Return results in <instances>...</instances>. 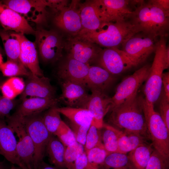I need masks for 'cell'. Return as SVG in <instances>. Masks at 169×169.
<instances>
[{"label": "cell", "instance_id": "cell-27", "mask_svg": "<svg viewBox=\"0 0 169 169\" xmlns=\"http://www.w3.org/2000/svg\"><path fill=\"white\" fill-rule=\"evenodd\" d=\"M2 40L7 60L20 61V44L18 33L0 29Z\"/></svg>", "mask_w": 169, "mask_h": 169}, {"label": "cell", "instance_id": "cell-11", "mask_svg": "<svg viewBox=\"0 0 169 169\" xmlns=\"http://www.w3.org/2000/svg\"><path fill=\"white\" fill-rule=\"evenodd\" d=\"M15 11L28 22L37 24L45 22L47 17L46 0H3L1 1Z\"/></svg>", "mask_w": 169, "mask_h": 169}, {"label": "cell", "instance_id": "cell-52", "mask_svg": "<svg viewBox=\"0 0 169 169\" xmlns=\"http://www.w3.org/2000/svg\"><path fill=\"white\" fill-rule=\"evenodd\" d=\"M9 169H22L19 166L17 167L15 166L14 165H13Z\"/></svg>", "mask_w": 169, "mask_h": 169}, {"label": "cell", "instance_id": "cell-21", "mask_svg": "<svg viewBox=\"0 0 169 169\" xmlns=\"http://www.w3.org/2000/svg\"><path fill=\"white\" fill-rule=\"evenodd\" d=\"M18 35L20 44L21 61L33 74L39 77L44 76L39 65L35 43L29 40L24 34L18 33Z\"/></svg>", "mask_w": 169, "mask_h": 169}, {"label": "cell", "instance_id": "cell-51", "mask_svg": "<svg viewBox=\"0 0 169 169\" xmlns=\"http://www.w3.org/2000/svg\"><path fill=\"white\" fill-rule=\"evenodd\" d=\"M3 63V58L1 53L0 52V66Z\"/></svg>", "mask_w": 169, "mask_h": 169}, {"label": "cell", "instance_id": "cell-48", "mask_svg": "<svg viewBox=\"0 0 169 169\" xmlns=\"http://www.w3.org/2000/svg\"><path fill=\"white\" fill-rule=\"evenodd\" d=\"M163 60L164 69H167L169 66V47L166 46L164 52Z\"/></svg>", "mask_w": 169, "mask_h": 169}, {"label": "cell", "instance_id": "cell-18", "mask_svg": "<svg viewBox=\"0 0 169 169\" xmlns=\"http://www.w3.org/2000/svg\"><path fill=\"white\" fill-rule=\"evenodd\" d=\"M90 90L91 93L86 109L92 116L94 125L97 128L101 129L104 123V118L112 108L111 98L105 92L96 90Z\"/></svg>", "mask_w": 169, "mask_h": 169}, {"label": "cell", "instance_id": "cell-19", "mask_svg": "<svg viewBox=\"0 0 169 169\" xmlns=\"http://www.w3.org/2000/svg\"><path fill=\"white\" fill-rule=\"evenodd\" d=\"M0 24L3 29L18 33L35 35L36 32L24 18L1 1Z\"/></svg>", "mask_w": 169, "mask_h": 169}, {"label": "cell", "instance_id": "cell-17", "mask_svg": "<svg viewBox=\"0 0 169 169\" xmlns=\"http://www.w3.org/2000/svg\"><path fill=\"white\" fill-rule=\"evenodd\" d=\"M62 94L59 101L63 102L67 107L86 109L90 95L87 86L83 84L70 81H59Z\"/></svg>", "mask_w": 169, "mask_h": 169}, {"label": "cell", "instance_id": "cell-37", "mask_svg": "<svg viewBox=\"0 0 169 169\" xmlns=\"http://www.w3.org/2000/svg\"><path fill=\"white\" fill-rule=\"evenodd\" d=\"M89 169H98L108 154L103 146L94 148L86 153Z\"/></svg>", "mask_w": 169, "mask_h": 169}, {"label": "cell", "instance_id": "cell-23", "mask_svg": "<svg viewBox=\"0 0 169 169\" xmlns=\"http://www.w3.org/2000/svg\"><path fill=\"white\" fill-rule=\"evenodd\" d=\"M14 132L3 119L0 118V151L8 161L20 167L16 153L17 143Z\"/></svg>", "mask_w": 169, "mask_h": 169}, {"label": "cell", "instance_id": "cell-29", "mask_svg": "<svg viewBox=\"0 0 169 169\" xmlns=\"http://www.w3.org/2000/svg\"><path fill=\"white\" fill-rule=\"evenodd\" d=\"M65 147L55 136L52 135L46 147L51 162L55 167L60 169L65 168L64 154Z\"/></svg>", "mask_w": 169, "mask_h": 169}, {"label": "cell", "instance_id": "cell-40", "mask_svg": "<svg viewBox=\"0 0 169 169\" xmlns=\"http://www.w3.org/2000/svg\"><path fill=\"white\" fill-rule=\"evenodd\" d=\"M54 136H57L65 147L77 142L72 130L63 121Z\"/></svg>", "mask_w": 169, "mask_h": 169}, {"label": "cell", "instance_id": "cell-32", "mask_svg": "<svg viewBox=\"0 0 169 169\" xmlns=\"http://www.w3.org/2000/svg\"><path fill=\"white\" fill-rule=\"evenodd\" d=\"M25 83L23 79L18 77H10L0 86L3 96L10 100L14 99L23 91Z\"/></svg>", "mask_w": 169, "mask_h": 169}, {"label": "cell", "instance_id": "cell-47", "mask_svg": "<svg viewBox=\"0 0 169 169\" xmlns=\"http://www.w3.org/2000/svg\"><path fill=\"white\" fill-rule=\"evenodd\" d=\"M152 1L164 11L169 13V0H152Z\"/></svg>", "mask_w": 169, "mask_h": 169}, {"label": "cell", "instance_id": "cell-44", "mask_svg": "<svg viewBox=\"0 0 169 169\" xmlns=\"http://www.w3.org/2000/svg\"><path fill=\"white\" fill-rule=\"evenodd\" d=\"M47 2L48 7L50 8L53 13H54L67 7L68 1L63 0H48Z\"/></svg>", "mask_w": 169, "mask_h": 169}, {"label": "cell", "instance_id": "cell-35", "mask_svg": "<svg viewBox=\"0 0 169 169\" xmlns=\"http://www.w3.org/2000/svg\"><path fill=\"white\" fill-rule=\"evenodd\" d=\"M57 108V105H54L42 115L43 122L46 129L50 134L54 136L63 121Z\"/></svg>", "mask_w": 169, "mask_h": 169}, {"label": "cell", "instance_id": "cell-28", "mask_svg": "<svg viewBox=\"0 0 169 169\" xmlns=\"http://www.w3.org/2000/svg\"><path fill=\"white\" fill-rule=\"evenodd\" d=\"M57 110L69 120V124L90 126L93 121L91 115L86 109L67 106L57 107Z\"/></svg>", "mask_w": 169, "mask_h": 169}, {"label": "cell", "instance_id": "cell-41", "mask_svg": "<svg viewBox=\"0 0 169 169\" xmlns=\"http://www.w3.org/2000/svg\"><path fill=\"white\" fill-rule=\"evenodd\" d=\"M69 127L74 135L76 141L84 146L86 136L90 126L78 125L69 124Z\"/></svg>", "mask_w": 169, "mask_h": 169}, {"label": "cell", "instance_id": "cell-24", "mask_svg": "<svg viewBox=\"0 0 169 169\" xmlns=\"http://www.w3.org/2000/svg\"><path fill=\"white\" fill-rule=\"evenodd\" d=\"M114 75L98 66L90 65L86 81L87 88L105 92L115 80Z\"/></svg>", "mask_w": 169, "mask_h": 169}, {"label": "cell", "instance_id": "cell-54", "mask_svg": "<svg viewBox=\"0 0 169 169\" xmlns=\"http://www.w3.org/2000/svg\"><path fill=\"white\" fill-rule=\"evenodd\" d=\"M1 85V81H0V86Z\"/></svg>", "mask_w": 169, "mask_h": 169}, {"label": "cell", "instance_id": "cell-4", "mask_svg": "<svg viewBox=\"0 0 169 169\" xmlns=\"http://www.w3.org/2000/svg\"><path fill=\"white\" fill-rule=\"evenodd\" d=\"M141 103L151 145L154 149L169 158V130L154 104L141 97Z\"/></svg>", "mask_w": 169, "mask_h": 169}, {"label": "cell", "instance_id": "cell-56", "mask_svg": "<svg viewBox=\"0 0 169 169\" xmlns=\"http://www.w3.org/2000/svg\"><path fill=\"white\" fill-rule=\"evenodd\" d=\"M0 155H1V153L0 151Z\"/></svg>", "mask_w": 169, "mask_h": 169}, {"label": "cell", "instance_id": "cell-34", "mask_svg": "<svg viewBox=\"0 0 169 169\" xmlns=\"http://www.w3.org/2000/svg\"><path fill=\"white\" fill-rule=\"evenodd\" d=\"M102 128V141L105 150L108 154L118 152V138L112 126L104 123Z\"/></svg>", "mask_w": 169, "mask_h": 169}, {"label": "cell", "instance_id": "cell-3", "mask_svg": "<svg viewBox=\"0 0 169 169\" xmlns=\"http://www.w3.org/2000/svg\"><path fill=\"white\" fill-rule=\"evenodd\" d=\"M141 98L137 94L112 108L108 121L110 125L118 129L137 133L150 140Z\"/></svg>", "mask_w": 169, "mask_h": 169}, {"label": "cell", "instance_id": "cell-16", "mask_svg": "<svg viewBox=\"0 0 169 169\" xmlns=\"http://www.w3.org/2000/svg\"><path fill=\"white\" fill-rule=\"evenodd\" d=\"M90 66L67 55L59 64L56 76L59 81H70L86 86V79Z\"/></svg>", "mask_w": 169, "mask_h": 169}, {"label": "cell", "instance_id": "cell-15", "mask_svg": "<svg viewBox=\"0 0 169 169\" xmlns=\"http://www.w3.org/2000/svg\"><path fill=\"white\" fill-rule=\"evenodd\" d=\"M79 1L73 0L68 7L53 13V22L59 28L75 35L82 29L78 8Z\"/></svg>", "mask_w": 169, "mask_h": 169}, {"label": "cell", "instance_id": "cell-10", "mask_svg": "<svg viewBox=\"0 0 169 169\" xmlns=\"http://www.w3.org/2000/svg\"><path fill=\"white\" fill-rule=\"evenodd\" d=\"M150 66L148 64L144 66L121 81L111 97V109L137 94L138 89L148 77Z\"/></svg>", "mask_w": 169, "mask_h": 169}, {"label": "cell", "instance_id": "cell-20", "mask_svg": "<svg viewBox=\"0 0 169 169\" xmlns=\"http://www.w3.org/2000/svg\"><path fill=\"white\" fill-rule=\"evenodd\" d=\"M25 83V88L20 96L22 100L28 97L55 98L56 89L47 77H39L32 74L27 77Z\"/></svg>", "mask_w": 169, "mask_h": 169}, {"label": "cell", "instance_id": "cell-25", "mask_svg": "<svg viewBox=\"0 0 169 169\" xmlns=\"http://www.w3.org/2000/svg\"><path fill=\"white\" fill-rule=\"evenodd\" d=\"M82 29L94 30L98 28L104 22L93 0L86 1L78 4Z\"/></svg>", "mask_w": 169, "mask_h": 169}, {"label": "cell", "instance_id": "cell-26", "mask_svg": "<svg viewBox=\"0 0 169 169\" xmlns=\"http://www.w3.org/2000/svg\"><path fill=\"white\" fill-rule=\"evenodd\" d=\"M112 126L117 137L119 152L127 154L140 146L147 143V139L138 133L122 131Z\"/></svg>", "mask_w": 169, "mask_h": 169}, {"label": "cell", "instance_id": "cell-12", "mask_svg": "<svg viewBox=\"0 0 169 169\" xmlns=\"http://www.w3.org/2000/svg\"><path fill=\"white\" fill-rule=\"evenodd\" d=\"M95 64L114 75L136 66L122 49L115 47L102 49Z\"/></svg>", "mask_w": 169, "mask_h": 169}, {"label": "cell", "instance_id": "cell-38", "mask_svg": "<svg viewBox=\"0 0 169 169\" xmlns=\"http://www.w3.org/2000/svg\"><path fill=\"white\" fill-rule=\"evenodd\" d=\"M101 129L97 128L92 122L87 133L84 146L86 153L94 148L103 145Z\"/></svg>", "mask_w": 169, "mask_h": 169}, {"label": "cell", "instance_id": "cell-53", "mask_svg": "<svg viewBox=\"0 0 169 169\" xmlns=\"http://www.w3.org/2000/svg\"><path fill=\"white\" fill-rule=\"evenodd\" d=\"M1 51H2V50H1V47H0V52L1 53Z\"/></svg>", "mask_w": 169, "mask_h": 169}, {"label": "cell", "instance_id": "cell-43", "mask_svg": "<svg viewBox=\"0 0 169 169\" xmlns=\"http://www.w3.org/2000/svg\"><path fill=\"white\" fill-rule=\"evenodd\" d=\"M159 113L169 130V99L163 95L160 102Z\"/></svg>", "mask_w": 169, "mask_h": 169}, {"label": "cell", "instance_id": "cell-8", "mask_svg": "<svg viewBox=\"0 0 169 169\" xmlns=\"http://www.w3.org/2000/svg\"><path fill=\"white\" fill-rule=\"evenodd\" d=\"M7 123L18 138L16 153L20 167L22 169H33L34 147L22 120L10 115L7 118Z\"/></svg>", "mask_w": 169, "mask_h": 169}, {"label": "cell", "instance_id": "cell-22", "mask_svg": "<svg viewBox=\"0 0 169 169\" xmlns=\"http://www.w3.org/2000/svg\"><path fill=\"white\" fill-rule=\"evenodd\" d=\"M15 113L11 115L16 118L41 113L53 106L57 105L58 99L37 97H28L22 100Z\"/></svg>", "mask_w": 169, "mask_h": 169}, {"label": "cell", "instance_id": "cell-36", "mask_svg": "<svg viewBox=\"0 0 169 169\" xmlns=\"http://www.w3.org/2000/svg\"><path fill=\"white\" fill-rule=\"evenodd\" d=\"M84 151L83 146L76 142L65 147L64 161L67 169H75V162L78 157Z\"/></svg>", "mask_w": 169, "mask_h": 169}, {"label": "cell", "instance_id": "cell-1", "mask_svg": "<svg viewBox=\"0 0 169 169\" xmlns=\"http://www.w3.org/2000/svg\"><path fill=\"white\" fill-rule=\"evenodd\" d=\"M136 5L129 20L137 33L157 38L168 36L169 13L163 10L152 0H135Z\"/></svg>", "mask_w": 169, "mask_h": 169}, {"label": "cell", "instance_id": "cell-50", "mask_svg": "<svg viewBox=\"0 0 169 169\" xmlns=\"http://www.w3.org/2000/svg\"><path fill=\"white\" fill-rule=\"evenodd\" d=\"M0 169H7V168L3 161H0Z\"/></svg>", "mask_w": 169, "mask_h": 169}, {"label": "cell", "instance_id": "cell-13", "mask_svg": "<svg viewBox=\"0 0 169 169\" xmlns=\"http://www.w3.org/2000/svg\"><path fill=\"white\" fill-rule=\"evenodd\" d=\"M104 22L129 20L133 10L130 8L131 0H93Z\"/></svg>", "mask_w": 169, "mask_h": 169}, {"label": "cell", "instance_id": "cell-39", "mask_svg": "<svg viewBox=\"0 0 169 169\" xmlns=\"http://www.w3.org/2000/svg\"><path fill=\"white\" fill-rule=\"evenodd\" d=\"M169 158L154 149L145 169H168Z\"/></svg>", "mask_w": 169, "mask_h": 169}, {"label": "cell", "instance_id": "cell-14", "mask_svg": "<svg viewBox=\"0 0 169 169\" xmlns=\"http://www.w3.org/2000/svg\"><path fill=\"white\" fill-rule=\"evenodd\" d=\"M67 55L84 64H95L102 49L97 45L76 39L73 37L64 42Z\"/></svg>", "mask_w": 169, "mask_h": 169}, {"label": "cell", "instance_id": "cell-7", "mask_svg": "<svg viewBox=\"0 0 169 169\" xmlns=\"http://www.w3.org/2000/svg\"><path fill=\"white\" fill-rule=\"evenodd\" d=\"M36 31L35 44L41 59L44 62L53 63L63 57L64 42L56 32L38 28Z\"/></svg>", "mask_w": 169, "mask_h": 169}, {"label": "cell", "instance_id": "cell-9", "mask_svg": "<svg viewBox=\"0 0 169 169\" xmlns=\"http://www.w3.org/2000/svg\"><path fill=\"white\" fill-rule=\"evenodd\" d=\"M157 38L137 33L122 46V49L136 66L143 62L155 51Z\"/></svg>", "mask_w": 169, "mask_h": 169}, {"label": "cell", "instance_id": "cell-30", "mask_svg": "<svg viewBox=\"0 0 169 169\" xmlns=\"http://www.w3.org/2000/svg\"><path fill=\"white\" fill-rule=\"evenodd\" d=\"M152 146L146 143L129 153L127 155L134 169H145L154 149Z\"/></svg>", "mask_w": 169, "mask_h": 169}, {"label": "cell", "instance_id": "cell-6", "mask_svg": "<svg viewBox=\"0 0 169 169\" xmlns=\"http://www.w3.org/2000/svg\"><path fill=\"white\" fill-rule=\"evenodd\" d=\"M19 119L22 120L33 142L34 147L33 167V169H37L43 161L46 146L52 135L44 125L41 113Z\"/></svg>", "mask_w": 169, "mask_h": 169}, {"label": "cell", "instance_id": "cell-31", "mask_svg": "<svg viewBox=\"0 0 169 169\" xmlns=\"http://www.w3.org/2000/svg\"><path fill=\"white\" fill-rule=\"evenodd\" d=\"M99 168L102 169H134L127 155L119 152L108 154Z\"/></svg>", "mask_w": 169, "mask_h": 169}, {"label": "cell", "instance_id": "cell-49", "mask_svg": "<svg viewBox=\"0 0 169 169\" xmlns=\"http://www.w3.org/2000/svg\"><path fill=\"white\" fill-rule=\"evenodd\" d=\"M37 169H60L56 167H53L46 164L43 161H42L38 166Z\"/></svg>", "mask_w": 169, "mask_h": 169}, {"label": "cell", "instance_id": "cell-5", "mask_svg": "<svg viewBox=\"0 0 169 169\" xmlns=\"http://www.w3.org/2000/svg\"><path fill=\"white\" fill-rule=\"evenodd\" d=\"M166 46V37L160 38L156 44L154 60L144 86L145 99L153 104L158 99L161 92L162 76L165 70L163 57Z\"/></svg>", "mask_w": 169, "mask_h": 169}, {"label": "cell", "instance_id": "cell-33", "mask_svg": "<svg viewBox=\"0 0 169 169\" xmlns=\"http://www.w3.org/2000/svg\"><path fill=\"white\" fill-rule=\"evenodd\" d=\"M0 70L4 76L10 78L18 76L27 77L32 74L20 61L7 60L0 66Z\"/></svg>", "mask_w": 169, "mask_h": 169}, {"label": "cell", "instance_id": "cell-45", "mask_svg": "<svg viewBox=\"0 0 169 169\" xmlns=\"http://www.w3.org/2000/svg\"><path fill=\"white\" fill-rule=\"evenodd\" d=\"M75 166V169H89L87 154L85 151L78 157Z\"/></svg>", "mask_w": 169, "mask_h": 169}, {"label": "cell", "instance_id": "cell-55", "mask_svg": "<svg viewBox=\"0 0 169 169\" xmlns=\"http://www.w3.org/2000/svg\"><path fill=\"white\" fill-rule=\"evenodd\" d=\"M98 169H101V168H99Z\"/></svg>", "mask_w": 169, "mask_h": 169}, {"label": "cell", "instance_id": "cell-46", "mask_svg": "<svg viewBox=\"0 0 169 169\" xmlns=\"http://www.w3.org/2000/svg\"><path fill=\"white\" fill-rule=\"evenodd\" d=\"M164 89V94L169 99V73H163L162 76V85Z\"/></svg>", "mask_w": 169, "mask_h": 169}, {"label": "cell", "instance_id": "cell-2", "mask_svg": "<svg viewBox=\"0 0 169 169\" xmlns=\"http://www.w3.org/2000/svg\"><path fill=\"white\" fill-rule=\"evenodd\" d=\"M137 33L134 25L127 20L104 22L97 29H82L73 37L106 48H118Z\"/></svg>", "mask_w": 169, "mask_h": 169}, {"label": "cell", "instance_id": "cell-42", "mask_svg": "<svg viewBox=\"0 0 169 169\" xmlns=\"http://www.w3.org/2000/svg\"><path fill=\"white\" fill-rule=\"evenodd\" d=\"M16 102L14 100H10L3 96H0V118L10 115L9 113L15 107Z\"/></svg>", "mask_w": 169, "mask_h": 169}]
</instances>
